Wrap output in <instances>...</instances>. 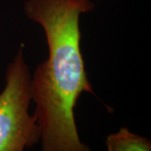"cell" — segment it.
Listing matches in <instances>:
<instances>
[{"label":"cell","mask_w":151,"mask_h":151,"mask_svg":"<svg viewBox=\"0 0 151 151\" xmlns=\"http://www.w3.org/2000/svg\"><path fill=\"white\" fill-rule=\"evenodd\" d=\"M86 0H29L24 11L45 32L48 59L31 80L35 117L42 151H92L80 139L74 109L83 92L93 93L87 79L80 42L79 18L92 10Z\"/></svg>","instance_id":"obj_1"},{"label":"cell","mask_w":151,"mask_h":151,"mask_svg":"<svg viewBox=\"0 0 151 151\" xmlns=\"http://www.w3.org/2000/svg\"><path fill=\"white\" fill-rule=\"evenodd\" d=\"M86 1H91V0H86Z\"/></svg>","instance_id":"obj_4"},{"label":"cell","mask_w":151,"mask_h":151,"mask_svg":"<svg viewBox=\"0 0 151 151\" xmlns=\"http://www.w3.org/2000/svg\"><path fill=\"white\" fill-rule=\"evenodd\" d=\"M31 76L22 48L8 66L0 93V151H24L40 140L36 119L29 113Z\"/></svg>","instance_id":"obj_2"},{"label":"cell","mask_w":151,"mask_h":151,"mask_svg":"<svg viewBox=\"0 0 151 151\" xmlns=\"http://www.w3.org/2000/svg\"><path fill=\"white\" fill-rule=\"evenodd\" d=\"M106 147L108 151H151L150 139L135 134L126 128L108 135Z\"/></svg>","instance_id":"obj_3"}]
</instances>
